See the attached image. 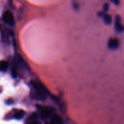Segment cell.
<instances>
[{
    "instance_id": "obj_1",
    "label": "cell",
    "mask_w": 124,
    "mask_h": 124,
    "mask_svg": "<svg viewBox=\"0 0 124 124\" xmlns=\"http://www.w3.org/2000/svg\"><path fill=\"white\" fill-rule=\"evenodd\" d=\"M31 85H32V89L31 92V97L37 100L40 101H44L46 99L47 97V94L48 91L45 88V86L36 81H31Z\"/></svg>"
},
{
    "instance_id": "obj_2",
    "label": "cell",
    "mask_w": 124,
    "mask_h": 124,
    "mask_svg": "<svg viewBox=\"0 0 124 124\" xmlns=\"http://www.w3.org/2000/svg\"><path fill=\"white\" fill-rule=\"evenodd\" d=\"M38 110L40 113V116L43 119L48 118L51 117L54 112V109L50 107H46V106H39L38 105Z\"/></svg>"
},
{
    "instance_id": "obj_3",
    "label": "cell",
    "mask_w": 124,
    "mask_h": 124,
    "mask_svg": "<svg viewBox=\"0 0 124 124\" xmlns=\"http://www.w3.org/2000/svg\"><path fill=\"white\" fill-rule=\"evenodd\" d=\"M2 20L5 23L8 24L9 25H14V23H15L14 17L9 11H6L4 12V14L2 15Z\"/></svg>"
},
{
    "instance_id": "obj_4",
    "label": "cell",
    "mask_w": 124,
    "mask_h": 124,
    "mask_svg": "<svg viewBox=\"0 0 124 124\" xmlns=\"http://www.w3.org/2000/svg\"><path fill=\"white\" fill-rule=\"evenodd\" d=\"M120 45V41L118 39H110L108 41V47L111 49H116Z\"/></svg>"
},
{
    "instance_id": "obj_5",
    "label": "cell",
    "mask_w": 124,
    "mask_h": 124,
    "mask_svg": "<svg viewBox=\"0 0 124 124\" xmlns=\"http://www.w3.org/2000/svg\"><path fill=\"white\" fill-rule=\"evenodd\" d=\"M115 28L116 30L118 32H122L124 31V25L121 23V17L119 16H116V20H115Z\"/></svg>"
},
{
    "instance_id": "obj_6",
    "label": "cell",
    "mask_w": 124,
    "mask_h": 124,
    "mask_svg": "<svg viewBox=\"0 0 124 124\" xmlns=\"http://www.w3.org/2000/svg\"><path fill=\"white\" fill-rule=\"evenodd\" d=\"M48 124H62V120L58 115H54L51 117V120Z\"/></svg>"
},
{
    "instance_id": "obj_7",
    "label": "cell",
    "mask_w": 124,
    "mask_h": 124,
    "mask_svg": "<svg viewBox=\"0 0 124 124\" xmlns=\"http://www.w3.org/2000/svg\"><path fill=\"white\" fill-rule=\"evenodd\" d=\"M25 124H41V123L37 120V115L33 113L28 118V121Z\"/></svg>"
},
{
    "instance_id": "obj_8",
    "label": "cell",
    "mask_w": 124,
    "mask_h": 124,
    "mask_svg": "<svg viewBox=\"0 0 124 124\" xmlns=\"http://www.w3.org/2000/svg\"><path fill=\"white\" fill-rule=\"evenodd\" d=\"M25 115V112L22 110H15L14 111V115H13V118L17 120H20L23 118V117Z\"/></svg>"
},
{
    "instance_id": "obj_9",
    "label": "cell",
    "mask_w": 124,
    "mask_h": 124,
    "mask_svg": "<svg viewBox=\"0 0 124 124\" xmlns=\"http://www.w3.org/2000/svg\"><path fill=\"white\" fill-rule=\"evenodd\" d=\"M7 68H8V64L6 61L4 60L0 61V71L5 72L7 70Z\"/></svg>"
},
{
    "instance_id": "obj_10",
    "label": "cell",
    "mask_w": 124,
    "mask_h": 124,
    "mask_svg": "<svg viewBox=\"0 0 124 124\" xmlns=\"http://www.w3.org/2000/svg\"><path fill=\"white\" fill-rule=\"evenodd\" d=\"M103 19H104L105 23L106 24H108V25L111 24L112 20H112V17H111L109 15H105L104 17H103Z\"/></svg>"
}]
</instances>
